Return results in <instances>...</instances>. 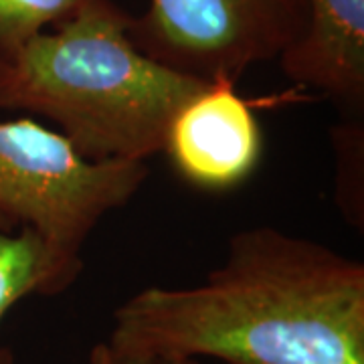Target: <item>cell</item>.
I'll return each mask as SVG.
<instances>
[{"label":"cell","instance_id":"6da1fadb","mask_svg":"<svg viewBox=\"0 0 364 364\" xmlns=\"http://www.w3.org/2000/svg\"><path fill=\"white\" fill-rule=\"evenodd\" d=\"M107 342L148 363L364 364V263L255 225L200 284L144 287L117 306Z\"/></svg>","mask_w":364,"mask_h":364},{"label":"cell","instance_id":"7a4b0ae2","mask_svg":"<svg viewBox=\"0 0 364 364\" xmlns=\"http://www.w3.org/2000/svg\"><path fill=\"white\" fill-rule=\"evenodd\" d=\"M130 23L112 0H83L0 63V112L47 117L90 162L164 152L172 119L210 81L144 55Z\"/></svg>","mask_w":364,"mask_h":364},{"label":"cell","instance_id":"3957f363","mask_svg":"<svg viewBox=\"0 0 364 364\" xmlns=\"http://www.w3.org/2000/svg\"><path fill=\"white\" fill-rule=\"evenodd\" d=\"M148 176V162H90L35 119H0V219L6 231L39 237L51 296L77 282L91 233L126 207Z\"/></svg>","mask_w":364,"mask_h":364},{"label":"cell","instance_id":"277c9868","mask_svg":"<svg viewBox=\"0 0 364 364\" xmlns=\"http://www.w3.org/2000/svg\"><path fill=\"white\" fill-rule=\"evenodd\" d=\"M308 0H150L130 37L154 61L203 81H231L277 61L299 39Z\"/></svg>","mask_w":364,"mask_h":364},{"label":"cell","instance_id":"5b68a950","mask_svg":"<svg viewBox=\"0 0 364 364\" xmlns=\"http://www.w3.org/2000/svg\"><path fill=\"white\" fill-rule=\"evenodd\" d=\"M164 152L178 176L196 188L223 193L259 166L261 126L231 81H210L170 124Z\"/></svg>","mask_w":364,"mask_h":364},{"label":"cell","instance_id":"8992f818","mask_svg":"<svg viewBox=\"0 0 364 364\" xmlns=\"http://www.w3.org/2000/svg\"><path fill=\"white\" fill-rule=\"evenodd\" d=\"M277 61L296 85L363 112L364 0H308L306 26Z\"/></svg>","mask_w":364,"mask_h":364},{"label":"cell","instance_id":"52a82bcc","mask_svg":"<svg viewBox=\"0 0 364 364\" xmlns=\"http://www.w3.org/2000/svg\"><path fill=\"white\" fill-rule=\"evenodd\" d=\"M28 296H51L45 247L28 229H18V233L0 229V324ZM0 364H14L11 348L0 346Z\"/></svg>","mask_w":364,"mask_h":364},{"label":"cell","instance_id":"ba28073f","mask_svg":"<svg viewBox=\"0 0 364 364\" xmlns=\"http://www.w3.org/2000/svg\"><path fill=\"white\" fill-rule=\"evenodd\" d=\"M83 0H0V63L41 31L65 21Z\"/></svg>","mask_w":364,"mask_h":364},{"label":"cell","instance_id":"9c48e42d","mask_svg":"<svg viewBox=\"0 0 364 364\" xmlns=\"http://www.w3.org/2000/svg\"><path fill=\"white\" fill-rule=\"evenodd\" d=\"M87 364H148L140 356H134L128 352H122L114 348L107 340L97 342L90 352V360Z\"/></svg>","mask_w":364,"mask_h":364},{"label":"cell","instance_id":"30bf717a","mask_svg":"<svg viewBox=\"0 0 364 364\" xmlns=\"http://www.w3.org/2000/svg\"><path fill=\"white\" fill-rule=\"evenodd\" d=\"M148 364H200V360H196V358H156Z\"/></svg>","mask_w":364,"mask_h":364},{"label":"cell","instance_id":"8fae6325","mask_svg":"<svg viewBox=\"0 0 364 364\" xmlns=\"http://www.w3.org/2000/svg\"><path fill=\"white\" fill-rule=\"evenodd\" d=\"M0 229H2V231H6V227H4V223H2V219H0Z\"/></svg>","mask_w":364,"mask_h":364}]
</instances>
